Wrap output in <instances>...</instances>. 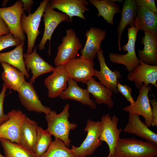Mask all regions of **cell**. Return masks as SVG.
<instances>
[{"label": "cell", "mask_w": 157, "mask_h": 157, "mask_svg": "<svg viewBox=\"0 0 157 157\" xmlns=\"http://www.w3.org/2000/svg\"><path fill=\"white\" fill-rule=\"evenodd\" d=\"M114 154L116 157H154L157 146L135 138H120Z\"/></svg>", "instance_id": "1"}, {"label": "cell", "mask_w": 157, "mask_h": 157, "mask_svg": "<svg viewBox=\"0 0 157 157\" xmlns=\"http://www.w3.org/2000/svg\"><path fill=\"white\" fill-rule=\"evenodd\" d=\"M69 108V105L67 104L59 114L51 110L45 116L48 125L47 129L55 138L62 140L68 147H69L71 142L69 138L70 131L74 130L77 126L76 123H70L68 120Z\"/></svg>", "instance_id": "2"}, {"label": "cell", "mask_w": 157, "mask_h": 157, "mask_svg": "<svg viewBox=\"0 0 157 157\" xmlns=\"http://www.w3.org/2000/svg\"><path fill=\"white\" fill-rule=\"evenodd\" d=\"M48 0H44L33 13L26 16L25 13L22 15L21 19V27L23 33L26 34L28 44L26 53L30 54L33 51L36 39L40 33L38 30L41 19Z\"/></svg>", "instance_id": "3"}, {"label": "cell", "mask_w": 157, "mask_h": 157, "mask_svg": "<svg viewBox=\"0 0 157 157\" xmlns=\"http://www.w3.org/2000/svg\"><path fill=\"white\" fill-rule=\"evenodd\" d=\"M101 129L99 120L95 121L88 119L84 131L87 132L85 140L78 147L72 145L71 149L76 157H86L94 154L97 149L102 144L99 140Z\"/></svg>", "instance_id": "4"}, {"label": "cell", "mask_w": 157, "mask_h": 157, "mask_svg": "<svg viewBox=\"0 0 157 157\" xmlns=\"http://www.w3.org/2000/svg\"><path fill=\"white\" fill-rule=\"evenodd\" d=\"M127 30L128 40L127 43L122 48V50L127 51V53L122 55L111 52L109 57L112 63L125 65L129 72L139 65L140 60L137 56L135 51V44L138 31L134 26L128 27Z\"/></svg>", "instance_id": "5"}, {"label": "cell", "mask_w": 157, "mask_h": 157, "mask_svg": "<svg viewBox=\"0 0 157 157\" xmlns=\"http://www.w3.org/2000/svg\"><path fill=\"white\" fill-rule=\"evenodd\" d=\"M82 44L75 31L69 28L66 31V35L62 39V42L57 47L58 51L54 63L56 67L63 65L76 58Z\"/></svg>", "instance_id": "6"}, {"label": "cell", "mask_w": 157, "mask_h": 157, "mask_svg": "<svg viewBox=\"0 0 157 157\" xmlns=\"http://www.w3.org/2000/svg\"><path fill=\"white\" fill-rule=\"evenodd\" d=\"M23 7V3L21 0H19L10 6L0 8V18L8 26L10 33L21 42H24L25 39L20 24L21 16L24 12Z\"/></svg>", "instance_id": "7"}, {"label": "cell", "mask_w": 157, "mask_h": 157, "mask_svg": "<svg viewBox=\"0 0 157 157\" xmlns=\"http://www.w3.org/2000/svg\"><path fill=\"white\" fill-rule=\"evenodd\" d=\"M42 16L44 25V31L42 40L38 45V48L40 51L44 49L47 41L49 40V53L50 55L51 38L55 29L61 22L65 21L72 22L73 20L65 14L54 10L49 2L45 7Z\"/></svg>", "instance_id": "8"}, {"label": "cell", "mask_w": 157, "mask_h": 157, "mask_svg": "<svg viewBox=\"0 0 157 157\" xmlns=\"http://www.w3.org/2000/svg\"><path fill=\"white\" fill-rule=\"evenodd\" d=\"M118 117L113 115L112 117L109 113L101 116L100 121L101 129L99 140L106 142L108 145L109 153L107 157H110L114 154L119 135L122 132L121 129H118Z\"/></svg>", "instance_id": "9"}, {"label": "cell", "mask_w": 157, "mask_h": 157, "mask_svg": "<svg viewBox=\"0 0 157 157\" xmlns=\"http://www.w3.org/2000/svg\"><path fill=\"white\" fill-rule=\"evenodd\" d=\"M7 114L9 119L0 126V140L6 139L20 144L21 129L26 116L21 110L15 109Z\"/></svg>", "instance_id": "10"}, {"label": "cell", "mask_w": 157, "mask_h": 157, "mask_svg": "<svg viewBox=\"0 0 157 157\" xmlns=\"http://www.w3.org/2000/svg\"><path fill=\"white\" fill-rule=\"evenodd\" d=\"M94 65L93 61L80 57L71 60L63 65L69 78L76 82L85 83L94 76Z\"/></svg>", "instance_id": "11"}, {"label": "cell", "mask_w": 157, "mask_h": 157, "mask_svg": "<svg viewBox=\"0 0 157 157\" xmlns=\"http://www.w3.org/2000/svg\"><path fill=\"white\" fill-rule=\"evenodd\" d=\"M150 88L144 84L139 88V94L133 105L124 107L122 110L129 113L141 115L145 119V124L149 128L151 126L153 120L152 108L149 97Z\"/></svg>", "instance_id": "12"}, {"label": "cell", "mask_w": 157, "mask_h": 157, "mask_svg": "<svg viewBox=\"0 0 157 157\" xmlns=\"http://www.w3.org/2000/svg\"><path fill=\"white\" fill-rule=\"evenodd\" d=\"M18 92L21 104L28 111L44 113L46 115L51 111L50 108L43 105L31 82L25 81Z\"/></svg>", "instance_id": "13"}, {"label": "cell", "mask_w": 157, "mask_h": 157, "mask_svg": "<svg viewBox=\"0 0 157 157\" xmlns=\"http://www.w3.org/2000/svg\"><path fill=\"white\" fill-rule=\"evenodd\" d=\"M127 78L129 81L134 82L137 89L144 84L147 86L151 84L157 88V65H148L140 60L139 65L129 73Z\"/></svg>", "instance_id": "14"}, {"label": "cell", "mask_w": 157, "mask_h": 157, "mask_svg": "<svg viewBox=\"0 0 157 157\" xmlns=\"http://www.w3.org/2000/svg\"><path fill=\"white\" fill-rule=\"evenodd\" d=\"M69 77L63 65L56 67L51 74L44 80L45 86L48 90V96L50 98L59 97L68 86Z\"/></svg>", "instance_id": "15"}, {"label": "cell", "mask_w": 157, "mask_h": 157, "mask_svg": "<svg viewBox=\"0 0 157 157\" xmlns=\"http://www.w3.org/2000/svg\"><path fill=\"white\" fill-rule=\"evenodd\" d=\"M100 66L99 71L95 69L94 76L96 77L100 82L113 92L117 93L118 91L117 88L118 79L121 78L120 72L117 70H111L106 64L103 51L100 47L97 54Z\"/></svg>", "instance_id": "16"}, {"label": "cell", "mask_w": 157, "mask_h": 157, "mask_svg": "<svg viewBox=\"0 0 157 157\" xmlns=\"http://www.w3.org/2000/svg\"><path fill=\"white\" fill-rule=\"evenodd\" d=\"M86 40L81 50L80 57L93 61L99 51L102 41L105 39L106 31L100 28L91 27L85 34Z\"/></svg>", "instance_id": "17"}, {"label": "cell", "mask_w": 157, "mask_h": 157, "mask_svg": "<svg viewBox=\"0 0 157 157\" xmlns=\"http://www.w3.org/2000/svg\"><path fill=\"white\" fill-rule=\"evenodd\" d=\"M49 3L53 9H58L72 20L73 17L77 16L86 20L83 13L90 10L87 7L89 2L86 0H51Z\"/></svg>", "instance_id": "18"}, {"label": "cell", "mask_w": 157, "mask_h": 157, "mask_svg": "<svg viewBox=\"0 0 157 157\" xmlns=\"http://www.w3.org/2000/svg\"><path fill=\"white\" fill-rule=\"evenodd\" d=\"M37 47L30 54L23 53L24 64L27 72L31 69L32 76L30 82L34 83L39 76L51 72L55 67L45 61L37 52Z\"/></svg>", "instance_id": "19"}, {"label": "cell", "mask_w": 157, "mask_h": 157, "mask_svg": "<svg viewBox=\"0 0 157 157\" xmlns=\"http://www.w3.org/2000/svg\"><path fill=\"white\" fill-rule=\"evenodd\" d=\"M124 131L136 135L157 146V134L149 129L138 115L129 113L128 122Z\"/></svg>", "instance_id": "20"}, {"label": "cell", "mask_w": 157, "mask_h": 157, "mask_svg": "<svg viewBox=\"0 0 157 157\" xmlns=\"http://www.w3.org/2000/svg\"><path fill=\"white\" fill-rule=\"evenodd\" d=\"M89 94L87 89L81 88L76 82L69 78L67 88L59 97L63 100L76 101L83 105L88 106L92 109H95L97 107L96 104L90 98Z\"/></svg>", "instance_id": "21"}, {"label": "cell", "mask_w": 157, "mask_h": 157, "mask_svg": "<svg viewBox=\"0 0 157 157\" xmlns=\"http://www.w3.org/2000/svg\"><path fill=\"white\" fill-rule=\"evenodd\" d=\"M141 38L144 46L142 50L138 51V58L144 63L151 65H157V35L144 32Z\"/></svg>", "instance_id": "22"}, {"label": "cell", "mask_w": 157, "mask_h": 157, "mask_svg": "<svg viewBox=\"0 0 157 157\" xmlns=\"http://www.w3.org/2000/svg\"><path fill=\"white\" fill-rule=\"evenodd\" d=\"M133 24L138 31L142 30L157 35V14L145 8H138Z\"/></svg>", "instance_id": "23"}, {"label": "cell", "mask_w": 157, "mask_h": 157, "mask_svg": "<svg viewBox=\"0 0 157 157\" xmlns=\"http://www.w3.org/2000/svg\"><path fill=\"white\" fill-rule=\"evenodd\" d=\"M138 7L135 0H125L122 3L121 18L117 28L118 35L117 44L119 51L121 50V40L122 32L127 25L134 26L133 22L135 18Z\"/></svg>", "instance_id": "24"}, {"label": "cell", "mask_w": 157, "mask_h": 157, "mask_svg": "<svg viewBox=\"0 0 157 157\" xmlns=\"http://www.w3.org/2000/svg\"><path fill=\"white\" fill-rule=\"evenodd\" d=\"M87 90L95 99V102L98 104H106L109 108L113 107L114 102L112 96L113 92L100 82L97 81L92 77L85 83Z\"/></svg>", "instance_id": "25"}, {"label": "cell", "mask_w": 157, "mask_h": 157, "mask_svg": "<svg viewBox=\"0 0 157 157\" xmlns=\"http://www.w3.org/2000/svg\"><path fill=\"white\" fill-rule=\"evenodd\" d=\"M38 126L36 122L26 116L21 129L20 145L32 152L37 142Z\"/></svg>", "instance_id": "26"}, {"label": "cell", "mask_w": 157, "mask_h": 157, "mask_svg": "<svg viewBox=\"0 0 157 157\" xmlns=\"http://www.w3.org/2000/svg\"><path fill=\"white\" fill-rule=\"evenodd\" d=\"M3 71L2 78L7 88L18 92L25 81V75L14 67L6 63L1 62Z\"/></svg>", "instance_id": "27"}, {"label": "cell", "mask_w": 157, "mask_h": 157, "mask_svg": "<svg viewBox=\"0 0 157 157\" xmlns=\"http://www.w3.org/2000/svg\"><path fill=\"white\" fill-rule=\"evenodd\" d=\"M24 42H21L12 50L4 53H0V63H8L21 72L28 78L29 75L26 68L23 57Z\"/></svg>", "instance_id": "28"}, {"label": "cell", "mask_w": 157, "mask_h": 157, "mask_svg": "<svg viewBox=\"0 0 157 157\" xmlns=\"http://www.w3.org/2000/svg\"><path fill=\"white\" fill-rule=\"evenodd\" d=\"M88 1L97 9L98 17H102L107 23L112 25L113 24L114 15L121 12L119 6L110 0H89Z\"/></svg>", "instance_id": "29"}, {"label": "cell", "mask_w": 157, "mask_h": 157, "mask_svg": "<svg viewBox=\"0 0 157 157\" xmlns=\"http://www.w3.org/2000/svg\"><path fill=\"white\" fill-rule=\"evenodd\" d=\"M0 142L5 157H35L32 151L19 144L4 139H1Z\"/></svg>", "instance_id": "30"}, {"label": "cell", "mask_w": 157, "mask_h": 157, "mask_svg": "<svg viewBox=\"0 0 157 157\" xmlns=\"http://www.w3.org/2000/svg\"><path fill=\"white\" fill-rule=\"evenodd\" d=\"M39 157H76L61 140L55 138L45 152Z\"/></svg>", "instance_id": "31"}, {"label": "cell", "mask_w": 157, "mask_h": 157, "mask_svg": "<svg viewBox=\"0 0 157 157\" xmlns=\"http://www.w3.org/2000/svg\"><path fill=\"white\" fill-rule=\"evenodd\" d=\"M51 135L47 129L38 126L37 142L33 151L35 157H39L47 151L52 142Z\"/></svg>", "instance_id": "32"}, {"label": "cell", "mask_w": 157, "mask_h": 157, "mask_svg": "<svg viewBox=\"0 0 157 157\" xmlns=\"http://www.w3.org/2000/svg\"><path fill=\"white\" fill-rule=\"evenodd\" d=\"M21 42L10 33L0 37V51L10 47H17Z\"/></svg>", "instance_id": "33"}, {"label": "cell", "mask_w": 157, "mask_h": 157, "mask_svg": "<svg viewBox=\"0 0 157 157\" xmlns=\"http://www.w3.org/2000/svg\"><path fill=\"white\" fill-rule=\"evenodd\" d=\"M117 88L118 92H120L130 103V105L134 104L135 101L131 95L132 88L126 85H122L118 81Z\"/></svg>", "instance_id": "34"}, {"label": "cell", "mask_w": 157, "mask_h": 157, "mask_svg": "<svg viewBox=\"0 0 157 157\" xmlns=\"http://www.w3.org/2000/svg\"><path fill=\"white\" fill-rule=\"evenodd\" d=\"M7 87L3 83L2 88L0 93V126L4 123L9 119L8 115L4 113L3 111V103Z\"/></svg>", "instance_id": "35"}, {"label": "cell", "mask_w": 157, "mask_h": 157, "mask_svg": "<svg viewBox=\"0 0 157 157\" xmlns=\"http://www.w3.org/2000/svg\"><path fill=\"white\" fill-rule=\"evenodd\" d=\"M135 2L138 8H145L157 14V9L154 0H135Z\"/></svg>", "instance_id": "36"}, {"label": "cell", "mask_w": 157, "mask_h": 157, "mask_svg": "<svg viewBox=\"0 0 157 157\" xmlns=\"http://www.w3.org/2000/svg\"><path fill=\"white\" fill-rule=\"evenodd\" d=\"M150 103L152 106V111L153 120L151 126H157V101L155 98L149 100Z\"/></svg>", "instance_id": "37"}, {"label": "cell", "mask_w": 157, "mask_h": 157, "mask_svg": "<svg viewBox=\"0 0 157 157\" xmlns=\"http://www.w3.org/2000/svg\"><path fill=\"white\" fill-rule=\"evenodd\" d=\"M23 3V10L27 12L28 14L31 13L32 7L34 3L33 0H22Z\"/></svg>", "instance_id": "38"}, {"label": "cell", "mask_w": 157, "mask_h": 157, "mask_svg": "<svg viewBox=\"0 0 157 157\" xmlns=\"http://www.w3.org/2000/svg\"><path fill=\"white\" fill-rule=\"evenodd\" d=\"M10 33V30L6 24L0 18V37Z\"/></svg>", "instance_id": "39"}, {"label": "cell", "mask_w": 157, "mask_h": 157, "mask_svg": "<svg viewBox=\"0 0 157 157\" xmlns=\"http://www.w3.org/2000/svg\"><path fill=\"white\" fill-rule=\"evenodd\" d=\"M111 1L115 3V2H123V0H110Z\"/></svg>", "instance_id": "40"}, {"label": "cell", "mask_w": 157, "mask_h": 157, "mask_svg": "<svg viewBox=\"0 0 157 157\" xmlns=\"http://www.w3.org/2000/svg\"><path fill=\"white\" fill-rule=\"evenodd\" d=\"M8 1H6V0H5V1H3V6H4V5H6V4L7 3V2Z\"/></svg>", "instance_id": "41"}, {"label": "cell", "mask_w": 157, "mask_h": 157, "mask_svg": "<svg viewBox=\"0 0 157 157\" xmlns=\"http://www.w3.org/2000/svg\"><path fill=\"white\" fill-rule=\"evenodd\" d=\"M110 157H116L115 156V155L113 154H112Z\"/></svg>", "instance_id": "42"}, {"label": "cell", "mask_w": 157, "mask_h": 157, "mask_svg": "<svg viewBox=\"0 0 157 157\" xmlns=\"http://www.w3.org/2000/svg\"><path fill=\"white\" fill-rule=\"evenodd\" d=\"M0 157H5L4 156L2 155L0 153Z\"/></svg>", "instance_id": "43"}, {"label": "cell", "mask_w": 157, "mask_h": 157, "mask_svg": "<svg viewBox=\"0 0 157 157\" xmlns=\"http://www.w3.org/2000/svg\"><path fill=\"white\" fill-rule=\"evenodd\" d=\"M154 157H157V156H155Z\"/></svg>", "instance_id": "44"}]
</instances>
